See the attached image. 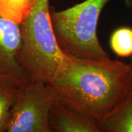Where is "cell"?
<instances>
[{
  "label": "cell",
  "mask_w": 132,
  "mask_h": 132,
  "mask_svg": "<svg viewBox=\"0 0 132 132\" xmlns=\"http://www.w3.org/2000/svg\"><path fill=\"white\" fill-rule=\"evenodd\" d=\"M97 122L102 132H132V90L111 113Z\"/></svg>",
  "instance_id": "obj_7"
},
{
  "label": "cell",
  "mask_w": 132,
  "mask_h": 132,
  "mask_svg": "<svg viewBox=\"0 0 132 132\" xmlns=\"http://www.w3.org/2000/svg\"><path fill=\"white\" fill-rule=\"evenodd\" d=\"M36 0H0V14L20 23Z\"/></svg>",
  "instance_id": "obj_9"
},
{
  "label": "cell",
  "mask_w": 132,
  "mask_h": 132,
  "mask_svg": "<svg viewBox=\"0 0 132 132\" xmlns=\"http://www.w3.org/2000/svg\"><path fill=\"white\" fill-rule=\"evenodd\" d=\"M110 1L85 0L60 11L50 8L53 29L64 53L82 58H111L100 44L97 34L100 15Z\"/></svg>",
  "instance_id": "obj_3"
},
{
  "label": "cell",
  "mask_w": 132,
  "mask_h": 132,
  "mask_svg": "<svg viewBox=\"0 0 132 132\" xmlns=\"http://www.w3.org/2000/svg\"><path fill=\"white\" fill-rule=\"evenodd\" d=\"M54 101L49 84L29 82L20 89L6 132H51L49 113Z\"/></svg>",
  "instance_id": "obj_4"
},
{
  "label": "cell",
  "mask_w": 132,
  "mask_h": 132,
  "mask_svg": "<svg viewBox=\"0 0 132 132\" xmlns=\"http://www.w3.org/2000/svg\"><path fill=\"white\" fill-rule=\"evenodd\" d=\"M112 51L122 57L132 56V28L120 27L112 33L110 40Z\"/></svg>",
  "instance_id": "obj_10"
},
{
  "label": "cell",
  "mask_w": 132,
  "mask_h": 132,
  "mask_svg": "<svg viewBox=\"0 0 132 132\" xmlns=\"http://www.w3.org/2000/svg\"><path fill=\"white\" fill-rule=\"evenodd\" d=\"M129 65L130 66V68H131V72H132V56H130V62H129ZM131 90H132V87H131Z\"/></svg>",
  "instance_id": "obj_12"
},
{
  "label": "cell",
  "mask_w": 132,
  "mask_h": 132,
  "mask_svg": "<svg viewBox=\"0 0 132 132\" xmlns=\"http://www.w3.org/2000/svg\"><path fill=\"white\" fill-rule=\"evenodd\" d=\"M51 132H102L97 120L56 100L49 113Z\"/></svg>",
  "instance_id": "obj_6"
},
{
  "label": "cell",
  "mask_w": 132,
  "mask_h": 132,
  "mask_svg": "<svg viewBox=\"0 0 132 132\" xmlns=\"http://www.w3.org/2000/svg\"><path fill=\"white\" fill-rule=\"evenodd\" d=\"M66 54L49 83L59 103L98 120L111 113L131 90L129 64Z\"/></svg>",
  "instance_id": "obj_1"
},
{
  "label": "cell",
  "mask_w": 132,
  "mask_h": 132,
  "mask_svg": "<svg viewBox=\"0 0 132 132\" xmlns=\"http://www.w3.org/2000/svg\"><path fill=\"white\" fill-rule=\"evenodd\" d=\"M20 64L29 82L49 84L67 54L57 44L52 27L50 0H36L20 23Z\"/></svg>",
  "instance_id": "obj_2"
},
{
  "label": "cell",
  "mask_w": 132,
  "mask_h": 132,
  "mask_svg": "<svg viewBox=\"0 0 132 132\" xmlns=\"http://www.w3.org/2000/svg\"><path fill=\"white\" fill-rule=\"evenodd\" d=\"M20 23L0 14V80L22 88L29 83L19 61Z\"/></svg>",
  "instance_id": "obj_5"
},
{
  "label": "cell",
  "mask_w": 132,
  "mask_h": 132,
  "mask_svg": "<svg viewBox=\"0 0 132 132\" xmlns=\"http://www.w3.org/2000/svg\"><path fill=\"white\" fill-rule=\"evenodd\" d=\"M20 89L0 80V132H6Z\"/></svg>",
  "instance_id": "obj_8"
},
{
  "label": "cell",
  "mask_w": 132,
  "mask_h": 132,
  "mask_svg": "<svg viewBox=\"0 0 132 132\" xmlns=\"http://www.w3.org/2000/svg\"><path fill=\"white\" fill-rule=\"evenodd\" d=\"M125 4L128 8H130L132 12V0H124Z\"/></svg>",
  "instance_id": "obj_11"
}]
</instances>
